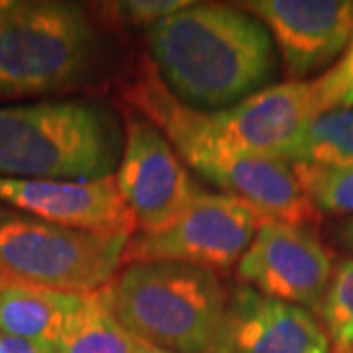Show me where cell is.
Here are the masks:
<instances>
[{"instance_id":"6da1fadb","label":"cell","mask_w":353,"mask_h":353,"mask_svg":"<svg viewBox=\"0 0 353 353\" xmlns=\"http://www.w3.org/2000/svg\"><path fill=\"white\" fill-rule=\"evenodd\" d=\"M148 48L173 97L201 112L245 101L275 65L271 34L238 6L192 2L148 30Z\"/></svg>"},{"instance_id":"7a4b0ae2","label":"cell","mask_w":353,"mask_h":353,"mask_svg":"<svg viewBox=\"0 0 353 353\" xmlns=\"http://www.w3.org/2000/svg\"><path fill=\"white\" fill-rule=\"evenodd\" d=\"M124 99L128 108L152 122L176 153L224 194L248 202L269 220L308 228L320 220L287 161L234 152L208 138L199 126L196 110L173 97L152 61L139 63Z\"/></svg>"},{"instance_id":"3957f363","label":"cell","mask_w":353,"mask_h":353,"mask_svg":"<svg viewBox=\"0 0 353 353\" xmlns=\"http://www.w3.org/2000/svg\"><path fill=\"white\" fill-rule=\"evenodd\" d=\"M99 296L143 343L171 353H208L228 290L218 273L196 265L138 261L104 285Z\"/></svg>"},{"instance_id":"277c9868","label":"cell","mask_w":353,"mask_h":353,"mask_svg":"<svg viewBox=\"0 0 353 353\" xmlns=\"http://www.w3.org/2000/svg\"><path fill=\"white\" fill-rule=\"evenodd\" d=\"M118 126L106 108L85 101L0 108V176L94 181L112 175Z\"/></svg>"},{"instance_id":"5b68a950","label":"cell","mask_w":353,"mask_h":353,"mask_svg":"<svg viewBox=\"0 0 353 353\" xmlns=\"http://www.w3.org/2000/svg\"><path fill=\"white\" fill-rule=\"evenodd\" d=\"M94 48V28L79 4L20 2L0 18V101L75 87Z\"/></svg>"},{"instance_id":"8992f818","label":"cell","mask_w":353,"mask_h":353,"mask_svg":"<svg viewBox=\"0 0 353 353\" xmlns=\"http://www.w3.org/2000/svg\"><path fill=\"white\" fill-rule=\"evenodd\" d=\"M128 236L51 224L0 206V275L41 289L94 294L124 265Z\"/></svg>"},{"instance_id":"52a82bcc","label":"cell","mask_w":353,"mask_h":353,"mask_svg":"<svg viewBox=\"0 0 353 353\" xmlns=\"http://www.w3.org/2000/svg\"><path fill=\"white\" fill-rule=\"evenodd\" d=\"M267 220L236 196L204 192L173 226L130 238L124 263L179 261L214 273L230 271Z\"/></svg>"},{"instance_id":"ba28073f","label":"cell","mask_w":353,"mask_h":353,"mask_svg":"<svg viewBox=\"0 0 353 353\" xmlns=\"http://www.w3.org/2000/svg\"><path fill=\"white\" fill-rule=\"evenodd\" d=\"M124 124L116 187L141 234H157L173 226L206 190L192 181L175 148L152 122L126 108Z\"/></svg>"},{"instance_id":"9c48e42d","label":"cell","mask_w":353,"mask_h":353,"mask_svg":"<svg viewBox=\"0 0 353 353\" xmlns=\"http://www.w3.org/2000/svg\"><path fill=\"white\" fill-rule=\"evenodd\" d=\"M332 252L308 226L267 220L243 253L236 273L265 296L320 308L332 279Z\"/></svg>"},{"instance_id":"30bf717a","label":"cell","mask_w":353,"mask_h":353,"mask_svg":"<svg viewBox=\"0 0 353 353\" xmlns=\"http://www.w3.org/2000/svg\"><path fill=\"white\" fill-rule=\"evenodd\" d=\"M312 118L310 81H287L261 88L226 110H196L199 126L216 143L281 161Z\"/></svg>"},{"instance_id":"8fae6325","label":"cell","mask_w":353,"mask_h":353,"mask_svg":"<svg viewBox=\"0 0 353 353\" xmlns=\"http://www.w3.org/2000/svg\"><path fill=\"white\" fill-rule=\"evenodd\" d=\"M236 6L271 30L289 81H306L334 63L353 38V0H250Z\"/></svg>"},{"instance_id":"7c38bea8","label":"cell","mask_w":353,"mask_h":353,"mask_svg":"<svg viewBox=\"0 0 353 353\" xmlns=\"http://www.w3.org/2000/svg\"><path fill=\"white\" fill-rule=\"evenodd\" d=\"M208 353H332V343L306 308L238 285L228 290Z\"/></svg>"},{"instance_id":"4fadbf2b","label":"cell","mask_w":353,"mask_h":353,"mask_svg":"<svg viewBox=\"0 0 353 353\" xmlns=\"http://www.w3.org/2000/svg\"><path fill=\"white\" fill-rule=\"evenodd\" d=\"M0 202L51 224L85 232L130 238L138 230L114 175L94 181L0 176Z\"/></svg>"},{"instance_id":"5bb4252c","label":"cell","mask_w":353,"mask_h":353,"mask_svg":"<svg viewBox=\"0 0 353 353\" xmlns=\"http://www.w3.org/2000/svg\"><path fill=\"white\" fill-rule=\"evenodd\" d=\"M85 296L20 283L0 275V334L32 340L55 352Z\"/></svg>"},{"instance_id":"9a60e30c","label":"cell","mask_w":353,"mask_h":353,"mask_svg":"<svg viewBox=\"0 0 353 353\" xmlns=\"http://www.w3.org/2000/svg\"><path fill=\"white\" fill-rule=\"evenodd\" d=\"M287 163L343 167L353 163V108H338L312 118L285 157Z\"/></svg>"},{"instance_id":"2e32d148","label":"cell","mask_w":353,"mask_h":353,"mask_svg":"<svg viewBox=\"0 0 353 353\" xmlns=\"http://www.w3.org/2000/svg\"><path fill=\"white\" fill-rule=\"evenodd\" d=\"M145 345L108 312L99 292H94L85 296L79 314L53 353H139Z\"/></svg>"},{"instance_id":"e0dca14e","label":"cell","mask_w":353,"mask_h":353,"mask_svg":"<svg viewBox=\"0 0 353 353\" xmlns=\"http://www.w3.org/2000/svg\"><path fill=\"white\" fill-rule=\"evenodd\" d=\"M318 312L332 353H353V257L336 263Z\"/></svg>"},{"instance_id":"ac0fdd59","label":"cell","mask_w":353,"mask_h":353,"mask_svg":"<svg viewBox=\"0 0 353 353\" xmlns=\"http://www.w3.org/2000/svg\"><path fill=\"white\" fill-rule=\"evenodd\" d=\"M290 167L320 214H353V163L343 167L292 163Z\"/></svg>"},{"instance_id":"d6986e66","label":"cell","mask_w":353,"mask_h":353,"mask_svg":"<svg viewBox=\"0 0 353 353\" xmlns=\"http://www.w3.org/2000/svg\"><path fill=\"white\" fill-rule=\"evenodd\" d=\"M312 88V112L318 114L353 108V38L343 50L340 59L326 73L310 81Z\"/></svg>"},{"instance_id":"ffe728a7","label":"cell","mask_w":353,"mask_h":353,"mask_svg":"<svg viewBox=\"0 0 353 353\" xmlns=\"http://www.w3.org/2000/svg\"><path fill=\"white\" fill-rule=\"evenodd\" d=\"M189 0H126V2H104L99 12L104 20L122 26H148L161 22L163 18L190 6Z\"/></svg>"},{"instance_id":"44dd1931","label":"cell","mask_w":353,"mask_h":353,"mask_svg":"<svg viewBox=\"0 0 353 353\" xmlns=\"http://www.w3.org/2000/svg\"><path fill=\"white\" fill-rule=\"evenodd\" d=\"M0 353H53V350L32 340L0 334Z\"/></svg>"},{"instance_id":"7402d4cb","label":"cell","mask_w":353,"mask_h":353,"mask_svg":"<svg viewBox=\"0 0 353 353\" xmlns=\"http://www.w3.org/2000/svg\"><path fill=\"white\" fill-rule=\"evenodd\" d=\"M341 240L353 252V218L341 228Z\"/></svg>"},{"instance_id":"603a6c76","label":"cell","mask_w":353,"mask_h":353,"mask_svg":"<svg viewBox=\"0 0 353 353\" xmlns=\"http://www.w3.org/2000/svg\"><path fill=\"white\" fill-rule=\"evenodd\" d=\"M20 2H14V0H0V18H4L6 14H10L18 6Z\"/></svg>"},{"instance_id":"cb8c5ba5","label":"cell","mask_w":353,"mask_h":353,"mask_svg":"<svg viewBox=\"0 0 353 353\" xmlns=\"http://www.w3.org/2000/svg\"><path fill=\"white\" fill-rule=\"evenodd\" d=\"M139 353H171V352H165V350H157V347H152V345H145V347H143Z\"/></svg>"}]
</instances>
